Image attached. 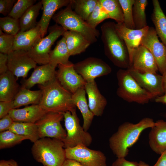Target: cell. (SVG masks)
<instances>
[{
  "instance_id": "1",
  "label": "cell",
  "mask_w": 166,
  "mask_h": 166,
  "mask_svg": "<svg viewBox=\"0 0 166 166\" xmlns=\"http://www.w3.org/2000/svg\"><path fill=\"white\" fill-rule=\"evenodd\" d=\"M155 124L152 119L146 117L136 124L125 122L121 124L109 139L113 153L117 158H125L128 154V148L137 141L141 132Z\"/></svg>"
},
{
  "instance_id": "2",
  "label": "cell",
  "mask_w": 166,
  "mask_h": 166,
  "mask_svg": "<svg viewBox=\"0 0 166 166\" xmlns=\"http://www.w3.org/2000/svg\"><path fill=\"white\" fill-rule=\"evenodd\" d=\"M115 24L113 22L108 21L101 26L104 53L115 66L127 69L130 67L128 51L124 41L117 31Z\"/></svg>"
},
{
  "instance_id": "3",
  "label": "cell",
  "mask_w": 166,
  "mask_h": 166,
  "mask_svg": "<svg viewBox=\"0 0 166 166\" xmlns=\"http://www.w3.org/2000/svg\"><path fill=\"white\" fill-rule=\"evenodd\" d=\"M38 85L42 91L39 104L46 111L63 113L76 110L72 101V94L64 88L56 78L45 85Z\"/></svg>"
},
{
  "instance_id": "4",
  "label": "cell",
  "mask_w": 166,
  "mask_h": 166,
  "mask_svg": "<svg viewBox=\"0 0 166 166\" xmlns=\"http://www.w3.org/2000/svg\"><path fill=\"white\" fill-rule=\"evenodd\" d=\"M31 152L43 166H61L66 159L63 142L54 138H40L34 143Z\"/></svg>"
},
{
  "instance_id": "5",
  "label": "cell",
  "mask_w": 166,
  "mask_h": 166,
  "mask_svg": "<svg viewBox=\"0 0 166 166\" xmlns=\"http://www.w3.org/2000/svg\"><path fill=\"white\" fill-rule=\"evenodd\" d=\"M52 19L66 30L81 34L91 44L95 43L100 36L98 30L90 27L74 11L71 2L65 8L55 14Z\"/></svg>"
},
{
  "instance_id": "6",
  "label": "cell",
  "mask_w": 166,
  "mask_h": 166,
  "mask_svg": "<svg viewBox=\"0 0 166 166\" xmlns=\"http://www.w3.org/2000/svg\"><path fill=\"white\" fill-rule=\"evenodd\" d=\"M116 76L118 84L117 94L124 100L144 104L154 98L139 85L128 69H120L117 71Z\"/></svg>"
},
{
  "instance_id": "7",
  "label": "cell",
  "mask_w": 166,
  "mask_h": 166,
  "mask_svg": "<svg viewBox=\"0 0 166 166\" xmlns=\"http://www.w3.org/2000/svg\"><path fill=\"white\" fill-rule=\"evenodd\" d=\"M66 136L63 142L65 148H73L79 145L88 147L93 139L91 134L85 131L80 123L76 110L63 113Z\"/></svg>"
},
{
  "instance_id": "8",
  "label": "cell",
  "mask_w": 166,
  "mask_h": 166,
  "mask_svg": "<svg viewBox=\"0 0 166 166\" xmlns=\"http://www.w3.org/2000/svg\"><path fill=\"white\" fill-rule=\"evenodd\" d=\"M49 34L42 38L27 52L29 55L37 63L44 65L49 63V53L52 45L66 31L56 24L49 28Z\"/></svg>"
},
{
  "instance_id": "9",
  "label": "cell",
  "mask_w": 166,
  "mask_h": 166,
  "mask_svg": "<svg viewBox=\"0 0 166 166\" xmlns=\"http://www.w3.org/2000/svg\"><path fill=\"white\" fill-rule=\"evenodd\" d=\"M64 118L63 113L48 112L36 122L40 138L49 137L59 139L63 141L66 132L61 124Z\"/></svg>"
},
{
  "instance_id": "10",
  "label": "cell",
  "mask_w": 166,
  "mask_h": 166,
  "mask_svg": "<svg viewBox=\"0 0 166 166\" xmlns=\"http://www.w3.org/2000/svg\"><path fill=\"white\" fill-rule=\"evenodd\" d=\"M88 147L79 145L65 148L66 159L75 160L82 166H107L105 154L100 150Z\"/></svg>"
},
{
  "instance_id": "11",
  "label": "cell",
  "mask_w": 166,
  "mask_h": 166,
  "mask_svg": "<svg viewBox=\"0 0 166 166\" xmlns=\"http://www.w3.org/2000/svg\"><path fill=\"white\" fill-rule=\"evenodd\" d=\"M74 68L86 82L108 75L112 72L108 64L101 59L94 57H87L74 64Z\"/></svg>"
},
{
  "instance_id": "12",
  "label": "cell",
  "mask_w": 166,
  "mask_h": 166,
  "mask_svg": "<svg viewBox=\"0 0 166 166\" xmlns=\"http://www.w3.org/2000/svg\"><path fill=\"white\" fill-rule=\"evenodd\" d=\"M155 28L149 27L142 37L140 45L151 52L156 62L158 70L162 74L166 69V46L161 42Z\"/></svg>"
},
{
  "instance_id": "13",
  "label": "cell",
  "mask_w": 166,
  "mask_h": 166,
  "mask_svg": "<svg viewBox=\"0 0 166 166\" xmlns=\"http://www.w3.org/2000/svg\"><path fill=\"white\" fill-rule=\"evenodd\" d=\"M8 70L17 78L25 79L30 70L34 69L37 63L27 51L22 50L12 51L8 54Z\"/></svg>"
},
{
  "instance_id": "14",
  "label": "cell",
  "mask_w": 166,
  "mask_h": 166,
  "mask_svg": "<svg viewBox=\"0 0 166 166\" xmlns=\"http://www.w3.org/2000/svg\"><path fill=\"white\" fill-rule=\"evenodd\" d=\"M56 77L61 85L71 93L84 88L86 82L76 71L74 64L69 61L65 64H59Z\"/></svg>"
},
{
  "instance_id": "15",
  "label": "cell",
  "mask_w": 166,
  "mask_h": 166,
  "mask_svg": "<svg viewBox=\"0 0 166 166\" xmlns=\"http://www.w3.org/2000/svg\"><path fill=\"white\" fill-rule=\"evenodd\" d=\"M127 69L139 85L154 98L164 93L162 75L156 73L140 72L131 68Z\"/></svg>"
},
{
  "instance_id": "16",
  "label": "cell",
  "mask_w": 166,
  "mask_h": 166,
  "mask_svg": "<svg viewBox=\"0 0 166 166\" xmlns=\"http://www.w3.org/2000/svg\"><path fill=\"white\" fill-rule=\"evenodd\" d=\"M115 26L117 33L124 41L128 50L130 67L134 51L140 45V40L148 31L149 26L140 30L131 29L127 28L124 23H115Z\"/></svg>"
},
{
  "instance_id": "17",
  "label": "cell",
  "mask_w": 166,
  "mask_h": 166,
  "mask_svg": "<svg viewBox=\"0 0 166 166\" xmlns=\"http://www.w3.org/2000/svg\"><path fill=\"white\" fill-rule=\"evenodd\" d=\"M129 68L142 72L156 73L158 70L153 56L146 48L141 45L135 50Z\"/></svg>"
},
{
  "instance_id": "18",
  "label": "cell",
  "mask_w": 166,
  "mask_h": 166,
  "mask_svg": "<svg viewBox=\"0 0 166 166\" xmlns=\"http://www.w3.org/2000/svg\"><path fill=\"white\" fill-rule=\"evenodd\" d=\"M56 67L50 63L37 66L30 76L23 81L21 86L30 89L36 84L48 83L56 78Z\"/></svg>"
},
{
  "instance_id": "19",
  "label": "cell",
  "mask_w": 166,
  "mask_h": 166,
  "mask_svg": "<svg viewBox=\"0 0 166 166\" xmlns=\"http://www.w3.org/2000/svg\"><path fill=\"white\" fill-rule=\"evenodd\" d=\"M84 88L88 96L90 110L94 116H101L107 102L100 93L95 80L86 82Z\"/></svg>"
},
{
  "instance_id": "20",
  "label": "cell",
  "mask_w": 166,
  "mask_h": 166,
  "mask_svg": "<svg viewBox=\"0 0 166 166\" xmlns=\"http://www.w3.org/2000/svg\"><path fill=\"white\" fill-rule=\"evenodd\" d=\"M48 112L38 104L13 109L9 114L14 122L35 123Z\"/></svg>"
},
{
  "instance_id": "21",
  "label": "cell",
  "mask_w": 166,
  "mask_h": 166,
  "mask_svg": "<svg viewBox=\"0 0 166 166\" xmlns=\"http://www.w3.org/2000/svg\"><path fill=\"white\" fill-rule=\"evenodd\" d=\"M71 0H42L43 11L38 22L42 38L46 34L50 22L56 11L63 6H67Z\"/></svg>"
},
{
  "instance_id": "22",
  "label": "cell",
  "mask_w": 166,
  "mask_h": 166,
  "mask_svg": "<svg viewBox=\"0 0 166 166\" xmlns=\"http://www.w3.org/2000/svg\"><path fill=\"white\" fill-rule=\"evenodd\" d=\"M149 143L151 149L161 155L166 150V121L159 120L151 128L149 134Z\"/></svg>"
},
{
  "instance_id": "23",
  "label": "cell",
  "mask_w": 166,
  "mask_h": 166,
  "mask_svg": "<svg viewBox=\"0 0 166 166\" xmlns=\"http://www.w3.org/2000/svg\"><path fill=\"white\" fill-rule=\"evenodd\" d=\"M42 38L40 27L38 22L35 28L25 31H20L15 36L12 50L28 51Z\"/></svg>"
},
{
  "instance_id": "24",
  "label": "cell",
  "mask_w": 166,
  "mask_h": 166,
  "mask_svg": "<svg viewBox=\"0 0 166 166\" xmlns=\"http://www.w3.org/2000/svg\"><path fill=\"white\" fill-rule=\"evenodd\" d=\"M17 78L9 70L0 74V101H13L19 91L20 86Z\"/></svg>"
},
{
  "instance_id": "25",
  "label": "cell",
  "mask_w": 166,
  "mask_h": 166,
  "mask_svg": "<svg viewBox=\"0 0 166 166\" xmlns=\"http://www.w3.org/2000/svg\"><path fill=\"white\" fill-rule=\"evenodd\" d=\"M84 88L78 89L72 96L73 104L80 111L83 118L82 127L87 131L92 123L94 115L90 110L86 97Z\"/></svg>"
},
{
  "instance_id": "26",
  "label": "cell",
  "mask_w": 166,
  "mask_h": 166,
  "mask_svg": "<svg viewBox=\"0 0 166 166\" xmlns=\"http://www.w3.org/2000/svg\"><path fill=\"white\" fill-rule=\"evenodd\" d=\"M62 36L65 39L70 56L85 52L91 44L81 34L75 32L66 30Z\"/></svg>"
},
{
  "instance_id": "27",
  "label": "cell",
  "mask_w": 166,
  "mask_h": 166,
  "mask_svg": "<svg viewBox=\"0 0 166 166\" xmlns=\"http://www.w3.org/2000/svg\"><path fill=\"white\" fill-rule=\"evenodd\" d=\"M152 3L153 9L151 19L158 37L166 46V16L158 0H153Z\"/></svg>"
},
{
  "instance_id": "28",
  "label": "cell",
  "mask_w": 166,
  "mask_h": 166,
  "mask_svg": "<svg viewBox=\"0 0 166 166\" xmlns=\"http://www.w3.org/2000/svg\"><path fill=\"white\" fill-rule=\"evenodd\" d=\"M42 97L41 89L31 90L21 86L13 101L14 109L30 104H39Z\"/></svg>"
},
{
  "instance_id": "29",
  "label": "cell",
  "mask_w": 166,
  "mask_h": 166,
  "mask_svg": "<svg viewBox=\"0 0 166 166\" xmlns=\"http://www.w3.org/2000/svg\"><path fill=\"white\" fill-rule=\"evenodd\" d=\"M9 130L34 143L40 139L35 123L14 122Z\"/></svg>"
},
{
  "instance_id": "30",
  "label": "cell",
  "mask_w": 166,
  "mask_h": 166,
  "mask_svg": "<svg viewBox=\"0 0 166 166\" xmlns=\"http://www.w3.org/2000/svg\"><path fill=\"white\" fill-rule=\"evenodd\" d=\"M42 7V1L30 7L19 19L21 31H25L36 27L37 18Z\"/></svg>"
},
{
  "instance_id": "31",
  "label": "cell",
  "mask_w": 166,
  "mask_h": 166,
  "mask_svg": "<svg viewBox=\"0 0 166 166\" xmlns=\"http://www.w3.org/2000/svg\"><path fill=\"white\" fill-rule=\"evenodd\" d=\"M70 56L65 39L62 36L50 53L49 63L56 67L59 64H66L70 61L69 58Z\"/></svg>"
},
{
  "instance_id": "32",
  "label": "cell",
  "mask_w": 166,
  "mask_h": 166,
  "mask_svg": "<svg viewBox=\"0 0 166 166\" xmlns=\"http://www.w3.org/2000/svg\"><path fill=\"white\" fill-rule=\"evenodd\" d=\"M148 4V1L147 0H135L132 14L135 29H142L148 26L145 12Z\"/></svg>"
},
{
  "instance_id": "33",
  "label": "cell",
  "mask_w": 166,
  "mask_h": 166,
  "mask_svg": "<svg viewBox=\"0 0 166 166\" xmlns=\"http://www.w3.org/2000/svg\"><path fill=\"white\" fill-rule=\"evenodd\" d=\"M98 2V0H71V3L74 11L86 21Z\"/></svg>"
},
{
  "instance_id": "34",
  "label": "cell",
  "mask_w": 166,
  "mask_h": 166,
  "mask_svg": "<svg viewBox=\"0 0 166 166\" xmlns=\"http://www.w3.org/2000/svg\"><path fill=\"white\" fill-rule=\"evenodd\" d=\"M99 1L107 13L109 18L113 19L117 23H124L123 11L118 0H99Z\"/></svg>"
},
{
  "instance_id": "35",
  "label": "cell",
  "mask_w": 166,
  "mask_h": 166,
  "mask_svg": "<svg viewBox=\"0 0 166 166\" xmlns=\"http://www.w3.org/2000/svg\"><path fill=\"white\" fill-rule=\"evenodd\" d=\"M27 140L25 137L8 130L0 133V149L13 146Z\"/></svg>"
},
{
  "instance_id": "36",
  "label": "cell",
  "mask_w": 166,
  "mask_h": 166,
  "mask_svg": "<svg viewBox=\"0 0 166 166\" xmlns=\"http://www.w3.org/2000/svg\"><path fill=\"white\" fill-rule=\"evenodd\" d=\"M108 18H109L107 13L98 0V2L86 21L92 28L96 29L98 24Z\"/></svg>"
},
{
  "instance_id": "37",
  "label": "cell",
  "mask_w": 166,
  "mask_h": 166,
  "mask_svg": "<svg viewBox=\"0 0 166 166\" xmlns=\"http://www.w3.org/2000/svg\"><path fill=\"white\" fill-rule=\"evenodd\" d=\"M0 27L5 33L15 36L20 30L19 19L8 16L1 17Z\"/></svg>"
},
{
  "instance_id": "38",
  "label": "cell",
  "mask_w": 166,
  "mask_h": 166,
  "mask_svg": "<svg viewBox=\"0 0 166 166\" xmlns=\"http://www.w3.org/2000/svg\"><path fill=\"white\" fill-rule=\"evenodd\" d=\"M118 0L122 9L125 26L129 29H135L132 14L133 6L135 0Z\"/></svg>"
},
{
  "instance_id": "39",
  "label": "cell",
  "mask_w": 166,
  "mask_h": 166,
  "mask_svg": "<svg viewBox=\"0 0 166 166\" xmlns=\"http://www.w3.org/2000/svg\"><path fill=\"white\" fill-rule=\"evenodd\" d=\"M35 0H18L8 16L19 19L27 10L34 4Z\"/></svg>"
},
{
  "instance_id": "40",
  "label": "cell",
  "mask_w": 166,
  "mask_h": 166,
  "mask_svg": "<svg viewBox=\"0 0 166 166\" xmlns=\"http://www.w3.org/2000/svg\"><path fill=\"white\" fill-rule=\"evenodd\" d=\"M15 36L3 32L0 29V52L8 54L12 50Z\"/></svg>"
},
{
  "instance_id": "41",
  "label": "cell",
  "mask_w": 166,
  "mask_h": 166,
  "mask_svg": "<svg viewBox=\"0 0 166 166\" xmlns=\"http://www.w3.org/2000/svg\"><path fill=\"white\" fill-rule=\"evenodd\" d=\"M16 0H0V13L6 16L12 9Z\"/></svg>"
},
{
  "instance_id": "42",
  "label": "cell",
  "mask_w": 166,
  "mask_h": 166,
  "mask_svg": "<svg viewBox=\"0 0 166 166\" xmlns=\"http://www.w3.org/2000/svg\"><path fill=\"white\" fill-rule=\"evenodd\" d=\"M14 109L13 100L10 101H0V118L8 114L10 112Z\"/></svg>"
},
{
  "instance_id": "43",
  "label": "cell",
  "mask_w": 166,
  "mask_h": 166,
  "mask_svg": "<svg viewBox=\"0 0 166 166\" xmlns=\"http://www.w3.org/2000/svg\"><path fill=\"white\" fill-rule=\"evenodd\" d=\"M14 122L9 114L0 119V132L9 130Z\"/></svg>"
},
{
  "instance_id": "44",
  "label": "cell",
  "mask_w": 166,
  "mask_h": 166,
  "mask_svg": "<svg viewBox=\"0 0 166 166\" xmlns=\"http://www.w3.org/2000/svg\"><path fill=\"white\" fill-rule=\"evenodd\" d=\"M138 163L127 160L125 158H117L111 166H138Z\"/></svg>"
},
{
  "instance_id": "45",
  "label": "cell",
  "mask_w": 166,
  "mask_h": 166,
  "mask_svg": "<svg viewBox=\"0 0 166 166\" xmlns=\"http://www.w3.org/2000/svg\"><path fill=\"white\" fill-rule=\"evenodd\" d=\"M8 54L0 53V74L8 71Z\"/></svg>"
},
{
  "instance_id": "46",
  "label": "cell",
  "mask_w": 166,
  "mask_h": 166,
  "mask_svg": "<svg viewBox=\"0 0 166 166\" xmlns=\"http://www.w3.org/2000/svg\"><path fill=\"white\" fill-rule=\"evenodd\" d=\"M154 166H166V150L160 155Z\"/></svg>"
},
{
  "instance_id": "47",
  "label": "cell",
  "mask_w": 166,
  "mask_h": 166,
  "mask_svg": "<svg viewBox=\"0 0 166 166\" xmlns=\"http://www.w3.org/2000/svg\"><path fill=\"white\" fill-rule=\"evenodd\" d=\"M0 166H18L17 162L13 159L8 160H1Z\"/></svg>"
},
{
  "instance_id": "48",
  "label": "cell",
  "mask_w": 166,
  "mask_h": 166,
  "mask_svg": "<svg viewBox=\"0 0 166 166\" xmlns=\"http://www.w3.org/2000/svg\"><path fill=\"white\" fill-rule=\"evenodd\" d=\"M61 166H82L77 161L69 159H66Z\"/></svg>"
},
{
  "instance_id": "49",
  "label": "cell",
  "mask_w": 166,
  "mask_h": 166,
  "mask_svg": "<svg viewBox=\"0 0 166 166\" xmlns=\"http://www.w3.org/2000/svg\"><path fill=\"white\" fill-rule=\"evenodd\" d=\"M155 101L157 103H162L166 104V94L156 97Z\"/></svg>"
},
{
  "instance_id": "50",
  "label": "cell",
  "mask_w": 166,
  "mask_h": 166,
  "mask_svg": "<svg viewBox=\"0 0 166 166\" xmlns=\"http://www.w3.org/2000/svg\"><path fill=\"white\" fill-rule=\"evenodd\" d=\"M163 86L164 94H166V69L162 74Z\"/></svg>"
},
{
  "instance_id": "51",
  "label": "cell",
  "mask_w": 166,
  "mask_h": 166,
  "mask_svg": "<svg viewBox=\"0 0 166 166\" xmlns=\"http://www.w3.org/2000/svg\"><path fill=\"white\" fill-rule=\"evenodd\" d=\"M138 166H150L145 163L142 161H140L138 163ZM154 166V165L152 166Z\"/></svg>"
}]
</instances>
